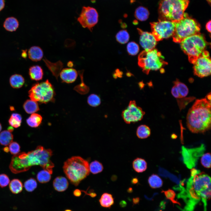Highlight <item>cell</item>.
Wrapping results in <instances>:
<instances>
[{
	"label": "cell",
	"instance_id": "7c38bea8",
	"mask_svg": "<svg viewBox=\"0 0 211 211\" xmlns=\"http://www.w3.org/2000/svg\"><path fill=\"white\" fill-rule=\"evenodd\" d=\"M77 21L83 28H87L91 31L92 28L98 22V14L93 8L84 6Z\"/></svg>",
	"mask_w": 211,
	"mask_h": 211
},
{
	"label": "cell",
	"instance_id": "f5cc1de1",
	"mask_svg": "<svg viewBox=\"0 0 211 211\" xmlns=\"http://www.w3.org/2000/svg\"><path fill=\"white\" fill-rule=\"evenodd\" d=\"M137 181H138L137 180L136 178V179L134 178L132 181V183H133V184H135L137 182Z\"/></svg>",
	"mask_w": 211,
	"mask_h": 211
},
{
	"label": "cell",
	"instance_id": "ba28073f",
	"mask_svg": "<svg viewBox=\"0 0 211 211\" xmlns=\"http://www.w3.org/2000/svg\"><path fill=\"white\" fill-rule=\"evenodd\" d=\"M28 93L31 100L40 103L46 104L55 101V89L48 79L34 84Z\"/></svg>",
	"mask_w": 211,
	"mask_h": 211
},
{
	"label": "cell",
	"instance_id": "8d00e7d4",
	"mask_svg": "<svg viewBox=\"0 0 211 211\" xmlns=\"http://www.w3.org/2000/svg\"><path fill=\"white\" fill-rule=\"evenodd\" d=\"M87 103L90 106L96 107L99 105L101 103L100 98L95 94L90 95L87 99Z\"/></svg>",
	"mask_w": 211,
	"mask_h": 211
},
{
	"label": "cell",
	"instance_id": "4316f807",
	"mask_svg": "<svg viewBox=\"0 0 211 211\" xmlns=\"http://www.w3.org/2000/svg\"><path fill=\"white\" fill-rule=\"evenodd\" d=\"M149 12L145 7L140 6L136 9L134 15L136 19L141 21L146 20L148 18Z\"/></svg>",
	"mask_w": 211,
	"mask_h": 211
},
{
	"label": "cell",
	"instance_id": "ffe728a7",
	"mask_svg": "<svg viewBox=\"0 0 211 211\" xmlns=\"http://www.w3.org/2000/svg\"><path fill=\"white\" fill-rule=\"evenodd\" d=\"M28 55L29 58L31 60L37 62L40 61L42 59L43 53L40 47L38 46H33L29 50Z\"/></svg>",
	"mask_w": 211,
	"mask_h": 211
},
{
	"label": "cell",
	"instance_id": "4fadbf2b",
	"mask_svg": "<svg viewBox=\"0 0 211 211\" xmlns=\"http://www.w3.org/2000/svg\"><path fill=\"white\" fill-rule=\"evenodd\" d=\"M145 114L142 108L137 106L135 101H130L127 108L122 114L125 122L127 124L141 120Z\"/></svg>",
	"mask_w": 211,
	"mask_h": 211
},
{
	"label": "cell",
	"instance_id": "d4e9b609",
	"mask_svg": "<svg viewBox=\"0 0 211 211\" xmlns=\"http://www.w3.org/2000/svg\"><path fill=\"white\" fill-rule=\"evenodd\" d=\"M9 82L12 87L15 89H18L23 86L25 82V79L21 75L15 74L10 77Z\"/></svg>",
	"mask_w": 211,
	"mask_h": 211
},
{
	"label": "cell",
	"instance_id": "30bf717a",
	"mask_svg": "<svg viewBox=\"0 0 211 211\" xmlns=\"http://www.w3.org/2000/svg\"><path fill=\"white\" fill-rule=\"evenodd\" d=\"M152 34L157 41L170 37L173 35L175 29V22L159 20L156 22L150 23Z\"/></svg>",
	"mask_w": 211,
	"mask_h": 211
},
{
	"label": "cell",
	"instance_id": "d6a6232c",
	"mask_svg": "<svg viewBox=\"0 0 211 211\" xmlns=\"http://www.w3.org/2000/svg\"><path fill=\"white\" fill-rule=\"evenodd\" d=\"M51 174L47 171L43 170L39 171L37 175L38 181L41 183L48 182L51 178Z\"/></svg>",
	"mask_w": 211,
	"mask_h": 211
},
{
	"label": "cell",
	"instance_id": "52a82bcc",
	"mask_svg": "<svg viewBox=\"0 0 211 211\" xmlns=\"http://www.w3.org/2000/svg\"><path fill=\"white\" fill-rule=\"evenodd\" d=\"M167 64L161 52L155 49L144 50L138 56V65L147 74L150 71L159 70Z\"/></svg>",
	"mask_w": 211,
	"mask_h": 211
},
{
	"label": "cell",
	"instance_id": "681fc988",
	"mask_svg": "<svg viewBox=\"0 0 211 211\" xmlns=\"http://www.w3.org/2000/svg\"><path fill=\"white\" fill-rule=\"evenodd\" d=\"M3 150L6 152H8L9 151V149L8 147H4L3 149Z\"/></svg>",
	"mask_w": 211,
	"mask_h": 211
},
{
	"label": "cell",
	"instance_id": "836d02e7",
	"mask_svg": "<svg viewBox=\"0 0 211 211\" xmlns=\"http://www.w3.org/2000/svg\"><path fill=\"white\" fill-rule=\"evenodd\" d=\"M90 172L93 174H96L101 172L103 167L102 164L98 161L95 160L92 162L89 165Z\"/></svg>",
	"mask_w": 211,
	"mask_h": 211
},
{
	"label": "cell",
	"instance_id": "bcb514c9",
	"mask_svg": "<svg viewBox=\"0 0 211 211\" xmlns=\"http://www.w3.org/2000/svg\"><path fill=\"white\" fill-rule=\"evenodd\" d=\"M5 6L4 0H0V11L3 9Z\"/></svg>",
	"mask_w": 211,
	"mask_h": 211
},
{
	"label": "cell",
	"instance_id": "7bdbcfd3",
	"mask_svg": "<svg viewBox=\"0 0 211 211\" xmlns=\"http://www.w3.org/2000/svg\"><path fill=\"white\" fill-rule=\"evenodd\" d=\"M73 194L75 197H79L81 195V192L79 189H76L73 192Z\"/></svg>",
	"mask_w": 211,
	"mask_h": 211
},
{
	"label": "cell",
	"instance_id": "11a10c76",
	"mask_svg": "<svg viewBox=\"0 0 211 211\" xmlns=\"http://www.w3.org/2000/svg\"><path fill=\"white\" fill-rule=\"evenodd\" d=\"M207 2L209 3V4H210L211 3V0H206Z\"/></svg>",
	"mask_w": 211,
	"mask_h": 211
},
{
	"label": "cell",
	"instance_id": "f6af8a7d",
	"mask_svg": "<svg viewBox=\"0 0 211 211\" xmlns=\"http://www.w3.org/2000/svg\"><path fill=\"white\" fill-rule=\"evenodd\" d=\"M140 199L139 197L134 198L132 200L133 205L138 204L139 202Z\"/></svg>",
	"mask_w": 211,
	"mask_h": 211
},
{
	"label": "cell",
	"instance_id": "cb8c5ba5",
	"mask_svg": "<svg viewBox=\"0 0 211 211\" xmlns=\"http://www.w3.org/2000/svg\"><path fill=\"white\" fill-rule=\"evenodd\" d=\"M134 170L137 173H142L145 171L147 168V164L145 160L142 158H137L132 163Z\"/></svg>",
	"mask_w": 211,
	"mask_h": 211
},
{
	"label": "cell",
	"instance_id": "f35d334b",
	"mask_svg": "<svg viewBox=\"0 0 211 211\" xmlns=\"http://www.w3.org/2000/svg\"><path fill=\"white\" fill-rule=\"evenodd\" d=\"M127 50L130 55H135L138 52L139 50V47L137 44L135 42H130L127 45Z\"/></svg>",
	"mask_w": 211,
	"mask_h": 211
},
{
	"label": "cell",
	"instance_id": "7402d4cb",
	"mask_svg": "<svg viewBox=\"0 0 211 211\" xmlns=\"http://www.w3.org/2000/svg\"><path fill=\"white\" fill-rule=\"evenodd\" d=\"M23 108L26 113L32 114L40 110L38 103L31 100H27L24 103Z\"/></svg>",
	"mask_w": 211,
	"mask_h": 211
},
{
	"label": "cell",
	"instance_id": "f1b7e54d",
	"mask_svg": "<svg viewBox=\"0 0 211 211\" xmlns=\"http://www.w3.org/2000/svg\"><path fill=\"white\" fill-rule=\"evenodd\" d=\"M13 135L8 130H4L0 133V144L3 145L7 146L12 142Z\"/></svg>",
	"mask_w": 211,
	"mask_h": 211
},
{
	"label": "cell",
	"instance_id": "2e32d148",
	"mask_svg": "<svg viewBox=\"0 0 211 211\" xmlns=\"http://www.w3.org/2000/svg\"><path fill=\"white\" fill-rule=\"evenodd\" d=\"M174 85L171 90L172 95L177 98H181L186 97L188 94V89L184 83L180 82L178 79L174 81Z\"/></svg>",
	"mask_w": 211,
	"mask_h": 211
},
{
	"label": "cell",
	"instance_id": "9f6ffc18",
	"mask_svg": "<svg viewBox=\"0 0 211 211\" xmlns=\"http://www.w3.org/2000/svg\"><path fill=\"white\" fill-rule=\"evenodd\" d=\"M2 129V126L1 124L0 123V132Z\"/></svg>",
	"mask_w": 211,
	"mask_h": 211
},
{
	"label": "cell",
	"instance_id": "8992f818",
	"mask_svg": "<svg viewBox=\"0 0 211 211\" xmlns=\"http://www.w3.org/2000/svg\"><path fill=\"white\" fill-rule=\"evenodd\" d=\"M175 22L172 37L176 42L180 43L184 39L199 33L200 25L194 19L184 13L183 18Z\"/></svg>",
	"mask_w": 211,
	"mask_h": 211
},
{
	"label": "cell",
	"instance_id": "f907efd6",
	"mask_svg": "<svg viewBox=\"0 0 211 211\" xmlns=\"http://www.w3.org/2000/svg\"><path fill=\"white\" fill-rule=\"evenodd\" d=\"M8 131L11 132L13 131L14 129L12 126H10L8 128Z\"/></svg>",
	"mask_w": 211,
	"mask_h": 211
},
{
	"label": "cell",
	"instance_id": "d6986e66",
	"mask_svg": "<svg viewBox=\"0 0 211 211\" xmlns=\"http://www.w3.org/2000/svg\"><path fill=\"white\" fill-rule=\"evenodd\" d=\"M29 74L31 80L39 81L42 80L43 78V71L40 66L38 65H34L30 67Z\"/></svg>",
	"mask_w": 211,
	"mask_h": 211
},
{
	"label": "cell",
	"instance_id": "1f68e13d",
	"mask_svg": "<svg viewBox=\"0 0 211 211\" xmlns=\"http://www.w3.org/2000/svg\"><path fill=\"white\" fill-rule=\"evenodd\" d=\"M22 118L21 115L17 113H12L8 121L11 126L18 128L21 125Z\"/></svg>",
	"mask_w": 211,
	"mask_h": 211
},
{
	"label": "cell",
	"instance_id": "484cf974",
	"mask_svg": "<svg viewBox=\"0 0 211 211\" xmlns=\"http://www.w3.org/2000/svg\"><path fill=\"white\" fill-rule=\"evenodd\" d=\"M42 119V117L40 115L34 113L32 114L27 119L26 121L29 126L32 127H37L41 124Z\"/></svg>",
	"mask_w": 211,
	"mask_h": 211
},
{
	"label": "cell",
	"instance_id": "277c9868",
	"mask_svg": "<svg viewBox=\"0 0 211 211\" xmlns=\"http://www.w3.org/2000/svg\"><path fill=\"white\" fill-rule=\"evenodd\" d=\"M180 43L181 49L193 64L205 50L207 45L204 36L200 33L184 39Z\"/></svg>",
	"mask_w": 211,
	"mask_h": 211
},
{
	"label": "cell",
	"instance_id": "7a4b0ae2",
	"mask_svg": "<svg viewBox=\"0 0 211 211\" xmlns=\"http://www.w3.org/2000/svg\"><path fill=\"white\" fill-rule=\"evenodd\" d=\"M63 169L66 177L75 186H78L90 173L88 161L79 156H73L66 160Z\"/></svg>",
	"mask_w": 211,
	"mask_h": 211
},
{
	"label": "cell",
	"instance_id": "e0dca14e",
	"mask_svg": "<svg viewBox=\"0 0 211 211\" xmlns=\"http://www.w3.org/2000/svg\"><path fill=\"white\" fill-rule=\"evenodd\" d=\"M78 73L76 70L72 68H65L60 72L59 75L62 81L67 83L74 82L77 79Z\"/></svg>",
	"mask_w": 211,
	"mask_h": 211
},
{
	"label": "cell",
	"instance_id": "6da1fadb",
	"mask_svg": "<svg viewBox=\"0 0 211 211\" xmlns=\"http://www.w3.org/2000/svg\"><path fill=\"white\" fill-rule=\"evenodd\" d=\"M211 113L210 101L206 98L196 100L187 115L186 123L189 130L194 133H203L209 130Z\"/></svg>",
	"mask_w": 211,
	"mask_h": 211
},
{
	"label": "cell",
	"instance_id": "e575fe53",
	"mask_svg": "<svg viewBox=\"0 0 211 211\" xmlns=\"http://www.w3.org/2000/svg\"><path fill=\"white\" fill-rule=\"evenodd\" d=\"M116 38L117 41L120 43L124 44L127 42L129 39V35L125 30L119 31L117 34Z\"/></svg>",
	"mask_w": 211,
	"mask_h": 211
},
{
	"label": "cell",
	"instance_id": "816d5d0a",
	"mask_svg": "<svg viewBox=\"0 0 211 211\" xmlns=\"http://www.w3.org/2000/svg\"><path fill=\"white\" fill-rule=\"evenodd\" d=\"M67 65H68V66H69L70 67H72L73 65V64L72 62H69L68 63Z\"/></svg>",
	"mask_w": 211,
	"mask_h": 211
},
{
	"label": "cell",
	"instance_id": "9a60e30c",
	"mask_svg": "<svg viewBox=\"0 0 211 211\" xmlns=\"http://www.w3.org/2000/svg\"><path fill=\"white\" fill-rule=\"evenodd\" d=\"M137 30L140 35L139 43L142 47L146 51L154 49L157 41L152 33L143 31L139 28Z\"/></svg>",
	"mask_w": 211,
	"mask_h": 211
},
{
	"label": "cell",
	"instance_id": "ac0fdd59",
	"mask_svg": "<svg viewBox=\"0 0 211 211\" xmlns=\"http://www.w3.org/2000/svg\"><path fill=\"white\" fill-rule=\"evenodd\" d=\"M53 185L56 190L59 192H62L68 188L69 183L65 177L59 176L54 179L53 182Z\"/></svg>",
	"mask_w": 211,
	"mask_h": 211
},
{
	"label": "cell",
	"instance_id": "5b68a950",
	"mask_svg": "<svg viewBox=\"0 0 211 211\" xmlns=\"http://www.w3.org/2000/svg\"><path fill=\"white\" fill-rule=\"evenodd\" d=\"M191 176L187 185L191 188L203 199L207 201L211 198V178L204 172L193 169Z\"/></svg>",
	"mask_w": 211,
	"mask_h": 211
},
{
	"label": "cell",
	"instance_id": "60d3db41",
	"mask_svg": "<svg viewBox=\"0 0 211 211\" xmlns=\"http://www.w3.org/2000/svg\"><path fill=\"white\" fill-rule=\"evenodd\" d=\"M20 147L16 142H11L9 146V150L11 154L15 155L20 152Z\"/></svg>",
	"mask_w": 211,
	"mask_h": 211
},
{
	"label": "cell",
	"instance_id": "f546056e",
	"mask_svg": "<svg viewBox=\"0 0 211 211\" xmlns=\"http://www.w3.org/2000/svg\"><path fill=\"white\" fill-rule=\"evenodd\" d=\"M9 188L11 192L14 194L21 193L23 190V185L22 182L19 179H14L10 182Z\"/></svg>",
	"mask_w": 211,
	"mask_h": 211
},
{
	"label": "cell",
	"instance_id": "603a6c76",
	"mask_svg": "<svg viewBox=\"0 0 211 211\" xmlns=\"http://www.w3.org/2000/svg\"><path fill=\"white\" fill-rule=\"evenodd\" d=\"M18 20L14 17L7 18L4 22L3 26L7 30L13 32L16 31L19 26Z\"/></svg>",
	"mask_w": 211,
	"mask_h": 211
},
{
	"label": "cell",
	"instance_id": "8fae6325",
	"mask_svg": "<svg viewBox=\"0 0 211 211\" xmlns=\"http://www.w3.org/2000/svg\"><path fill=\"white\" fill-rule=\"evenodd\" d=\"M193 64L194 72L195 75L203 78L210 75L211 59L207 51L205 50Z\"/></svg>",
	"mask_w": 211,
	"mask_h": 211
},
{
	"label": "cell",
	"instance_id": "ab89813d",
	"mask_svg": "<svg viewBox=\"0 0 211 211\" xmlns=\"http://www.w3.org/2000/svg\"><path fill=\"white\" fill-rule=\"evenodd\" d=\"M200 162L202 165L205 168L209 169L211 167V154L207 153L203 155L201 158Z\"/></svg>",
	"mask_w": 211,
	"mask_h": 211
},
{
	"label": "cell",
	"instance_id": "b9f144b4",
	"mask_svg": "<svg viewBox=\"0 0 211 211\" xmlns=\"http://www.w3.org/2000/svg\"><path fill=\"white\" fill-rule=\"evenodd\" d=\"M10 182L8 176L5 174H0V186L3 188L7 186Z\"/></svg>",
	"mask_w": 211,
	"mask_h": 211
},
{
	"label": "cell",
	"instance_id": "4dcf8cb0",
	"mask_svg": "<svg viewBox=\"0 0 211 211\" xmlns=\"http://www.w3.org/2000/svg\"><path fill=\"white\" fill-rule=\"evenodd\" d=\"M150 134V129L148 126L146 125H141L137 128L136 135L139 138H146L149 137Z\"/></svg>",
	"mask_w": 211,
	"mask_h": 211
},
{
	"label": "cell",
	"instance_id": "ee69618b",
	"mask_svg": "<svg viewBox=\"0 0 211 211\" xmlns=\"http://www.w3.org/2000/svg\"><path fill=\"white\" fill-rule=\"evenodd\" d=\"M211 21H208L206 25V28L207 30L210 33L211 32Z\"/></svg>",
	"mask_w": 211,
	"mask_h": 211
},
{
	"label": "cell",
	"instance_id": "9c48e42d",
	"mask_svg": "<svg viewBox=\"0 0 211 211\" xmlns=\"http://www.w3.org/2000/svg\"><path fill=\"white\" fill-rule=\"evenodd\" d=\"M27 153L31 166L40 165L51 174L52 173V168L54 165L50 159L52 155L51 149H46L42 146H39L34 150L29 152Z\"/></svg>",
	"mask_w": 211,
	"mask_h": 211
},
{
	"label": "cell",
	"instance_id": "44dd1931",
	"mask_svg": "<svg viewBox=\"0 0 211 211\" xmlns=\"http://www.w3.org/2000/svg\"><path fill=\"white\" fill-rule=\"evenodd\" d=\"M99 201L101 206L109 209L114 203V198L112 195L107 193L102 194Z\"/></svg>",
	"mask_w": 211,
	"mask_h": 211
},
{
	"label": "cell",
	"instance_id": "83f0119b",
	"mask_svg": "<svg viewBox=\"0 0 211 211\" xmlns=\"http://www.w3.org/2000/svg\"><path fill=\"white\" fill-rule=\"evenodd\" d=\"M148 181L149 186L152 188H160L163 184V181L161 178L156 174H153L150 176Z\"/></svg>",
	"mask_w": 211,
	"mask_h": 211
},
{
	"label": "cell",
	"instance_id": "c3c4849f",
	"mask_svg": "<svg viewBox=\"0 0 211 211\" xmlns=\"http://www.w3.org/2000/svg\"><path fill=\"white\" fill-rule=\"evenodd\" d=\"M127 203L124 200H122L120 203V205L122 207H124L126 206Z\"/></svg>",
	"mask_w": 211,
	"mask_h": 211
},
{
	"label": "cell",
	"instance_id": "d590c367",
	"mask_svg": "<svg viewBox=\"0 0 211 211\" xmlns=\"http://www.w3.org/2000/svg\"><path fill=\"white\" fill-rule=\"evenodd\" d=\"M37 183L36 180L33 178H30L26 181L24 183V187L25 190L28 192L33 191L37 188Z\"/></svg>",
	"mask_w": 211,
	"mask_h": 211
},
{
	"label": "cell",
	"instance_id": "db71d44e",
	"mask_svg": "<svg viewBox=\"0 0 211 211\" xmlns=\"http://www.w3.org/2000/svg\"><path fill=\"white\" fill-rule=\"evenodd\" d=\"M64 211H72L70 209H67L64 210Z\"/></svg>",
	"mask_w": 211,
	"mask_h": 211
},
{
	"label": "cell",
	"instance_id": "74e56055",
	"mask_svg": "<svg viewBox=\"0 0 211 211\" xmlns=\"http://www.w3.org/2000/svg\"><path fill=\"white\" fill-rule=\"evenodd\" d=\"M161 192L164 193L166 198L170 200L173 204L181 205L180 203L175 200L176 194L173 190L169 189L166 190H162Z\"/></svg>",
	"mask_w": 211,
	"mask_h": 211
},
{
	"label": "cell",
	"instance_id": "5bb4252c",
	"mask_svg": "<svg viewBox=\"0 0 211 211\" xmlns=\"http://www.w3.org/2000/svg\"><path fill=\"white\" fill-rule=\"evenodd\" d=\"M27 153L25 152L18 153L12 157L9 168L14 173H18L28 170L31 167Z\"/></svg>",
	"mask_w": 211,
	"mask_h": 211
},
{
	"label": "cell",
	"instance_id": "3957f363",
	"mask_svg": "<svg viewBox=\"0 0 211 211\" xmlns=\"http://www.w3.org/2000/svg\"><path fill=\"white\" fill-rule=\"evenodd\" d=\"M189 0H161L158 12L161 20L176 22L183 18Z\"/></svg>",
	"mask_w": 211,
	"mask_h": 211
},
{
	"label": "cell",
	"instance_id": "7dc6e473",
	"mask_svg": "<svg viewBox=\"0 0 211 211\" xmlns=\"http://www.w3.org/2000/svg\"><path fill=\"white\" fill-rule=\"evenodd\" d=\"M27 50H23L21 54V56L23 58L25 59L27 57Z\"/></svg>",
	"mask_w": 211,
	"mask_h": 211
}]
</instances>
